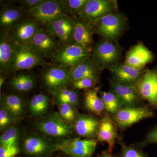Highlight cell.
<instances>
[{
    "mask_svg": "<svg viewBox=\"0 0 157 157\" xmlns=\"http://www.w3.org/2000/svg\"><path fill=\"white\" fill-rule=\"evenodd\" d=\"M66 15H68V12L64 1L43 0L38 6L28 11L27 16L45 26Z\"/></svg>",
    "mask_w": 157,
    "mask_h": 157,
    "instance_id": "1",
    "label": "cell"
},
{
    "mask_svg": "<svg viewBox=\"0 0 157 157\" xmlns=\"http://www.w3.org/2000/svg\"><path fill=\"white\" fill-rule=\"evenodd\" d=\"M69 68L54 64H45L41 71V79L45 90L52 95L67 87Z\"/></svg>",
    "mask_w": 157,
    "mask_h": 157,
    "instance_id": "2",
    "label": "cell"
},
{
    "mask_svg": "<svg viewBox=\"0 0 157 157\" xmlns=\"http://www.w3.org/2000/svg\"><path fill=\"white\" fill-rule=\"evenodd\" d=\"M45 64V58L36 53L28 45L17 44L8 75Z\"/></svg>",
    "mask_w": 157,
    "mask_h": 157,
    "instance_id": "3",
    "label": "cell"
},
{
    "mask_svg": "<svg viewBox=\"0 0 157 157\" xmlns=\"http://www.w3.org/2000/svg\"><path fill=\"white\" fill-rule=\"evenodd\" d=\"M41 133L51 137H66L72 135L74 128L63 120L59 113L53 112L46 115L36 124Z\"/></svg>",
    "mask_w": 157,
    "mask_h": 157,
    "instance_id": "4",
    "label": "cell"
},
{
    "mask_svg": "<svg viewBox=\"0 0 157 157\" xmlns=\"http://www.w3.org/2000/svg\"><path fill=\"white\" fill-rule=\"evenodd\" d=\"M91 57V52L75 44L61 47L52 57L54 64L68 68L75 67Z\"/></svg>",
    "mask_w": 157,
    "mask_h": 157,
    "instance_id": "5",
    "label": "cell"
},
{
    "mask_svg": "<svg viewBox=\"0 0 157 157\" xmlns=\"http://www.w3.org/2000/svg\"><path fill=\"white\" fill-rule=\"evenodd\" d=\"M155 113L150 107L145 106L123 107L112 119L118 128L125 129L138 122L154 116Z\"/></svg>",
    "mask_w": 157,
    "mask_h": 157,
    "instance_id": "6",
    "label": "cell"
},
{
    "mask_svg": "<svg viewBox=\"0 0 157 157\" xmlns=\"http://www.w3.org/2000/svg\"><path fill=\"white\" fill-rule=\"evenodd\" d=\"M75 26V18L66 15L45 26V29L57 39L62 47H65L73 44Z\"/></svg>",
    "mask_w": 157,
    "mask_h": 157,
    "instance_id": "7",
    "label": "cell"
},
{
    "mask_svg": "<svg viewBox=\"0 0 157 157\" xmlns=\"http://www.w3.org/2000/svg\"><path fill=\"white\" fill-rule=\"evenodd\" d=\"M97 144L98 140L95 139H67L56 144V151L63 152L69 157H91Z\"/></svg>",
    "mask_w": 157,
    "mask_h": 157,
    "instance_id": "8",
    "label": "cell"
},
{
    "mask_svg": "<svg viewBox=\"0 0 157 157\" xmlns=\"http://www.w3.org/2000/svg\"><path fill=\"white\" fill-rule=\"evenodd\" d=\"M125 19L123 15L113 13L102 17L96 25L95 33L106 41L113 42L123 31Z\"/></svg>",
    "mask_w": 157,
    "mask_h": 157,
    "instance_id": "9",
    "label": "cell"
},
{
    "mask_svg": "<svg viewBox=\"0 0 157 157\" xmlns=\"http://www.w3.org/2000/svg\"><path fill=\"white\" fill-rule=\"evenodd\" d=\"M120 48L113 42L105 41L99 42L93 46L91 58L102 68H109L116 64L120 57Z\"/></svg>",
    "mask_w": 157,
    "mask_h": 157,
    "instance_id": "10",
    "label": "cell"
},
{
    "mask_svg": "<svg viewBox=\"0 0 157 157\" xmlns=\"http://www.w3.org/2000/svg\"><path fill=\"white\" fill-rule=\"evenodd\" d=\"M116 4L108 0H88L78 18L97 25L102 17L114 12Z\"/></svg>",
    "mask_w": 157,
    "mask_h": 157,
    "instance_id": "11",
    "label": "cell"
},
{
    "mask_svg": "<svg viewBox=\"0 0 157 157\" xmlns=\"http://www.w3.org/2000/svg\"><path fill=\"white\" fill-rule=\"evenodd\" d=\"M26 45L44 58H52L62 47L57 39L42 28Z\"/></svg>",
    "mask_w": 157,
    "mask_h": 157,
    "instance_id": "12",
    "label": "cell"
},
{
    "mask_svg": "<svg viewBox=\"0 0 157 157\" xmlns=\"http://www.w3.org/2000/svg\"><path fill=\"white\" fill-rule=\"evenodd\" d=\"M23 148L25 152L32 157H49L56 151V144L44 136L35 134L26 137Z\"/></svg>",
    "mask_w": 157,
    "mask_h": 157,
    "instance_id": "13",
    "label": "cell"
},
{
    "mask_svg": "<svg viewBox=\"0 0 157 157\" xmlns=\"http://www.w3.org/2000/svg\"><path fill=\"white\" fill-rule=\"evenodd\" d=\"M136 86L142 99L147 101L152 108L157 109V70L144 71Z\"/></svg>",
    "mask_w": 157,
    "mask_h": 157,
    "instance_id": "14",
    "label": "cell"
},
{
    "mask_svg": "<svg viewBox=\"0 0 157 157\" xmlns=\"http://www.w3.org/2000/svg\"><path fill=\"white\" fill-rule=\"evenodd\" d=\"M27 15V11L20 6L1 4V33H9Z\"/></svg>",
    "mask_w": 157,
    "mask_h": 157,
    "instance_id": "15",
    "label": "cell"
},
{
    "mask_svg": "<svg viewBox=\"0 0 157 157\" xmlns=\"http://www.w3.org/2000/svg\"><path fill=\"white\" fill-rule=\"evenodd\" d=\"M42 29L41 25L31 17H25L9 33L17 44L25 45Z\"/></svg>",
    "mask_w": 157,
    "mask_h": 157,
    "instance_id": "16",
    "label": "cell"
},
{
    "mask_svg": "<svg viewBox=\"0 0 157 157\" xmlns=\"http://www.w3.org/2000/svg\"><path fill=\"white\" fill-rule=\"evenodd\" d=\"M111 91L117 96L123 107L140 106L141 98L135 86L110 81Z\"/></svg>",
    "mask_w": 157,
    "mask_h": 157,
    "instance_id": "17",
    "label": "cell"
},
{
    "mask_svg": "<svg viewBox=\"0 0 157 157\" xmlns=\"http://www.w3.org/2000/svg\"><path fill=\"white\" fill-rule=\"evenodd\" d=\"M75 20L73 44L91 52L93 47V36L95 33L96 25L78 18H75Z\"/></svg>",
    "mask_w": 157,
    "mask_h": 157,
    "instance_id": "18",
    "label": "cell"
},
{
    "mask_svg": "<svg viewBox=\"0 0 157 157\" xmlns=\"http://www.w3.org/2000/svg\"><path fill=\"white\" fill-rule=\"evenodd\" d=\"M101 69L91 57L88 58L79 64L69 68L68 76L71 83L86 78L99 81Z\"/></svg>",
    "mask_w": 157,
    "mask_h": 157,
    "instance_id": "19",
    "label": "cell"
},
{
    "mask_svg": "<svg viewBox=\"0 0 157 157\" xmlns=\"http://www.w3.org/2000/svg\"><path fill=\"white\" fill-rule=\"evenodd\" d=\"M17 45L10 34H0V72L2 75L6 76L9 74Z\"/></svg>",
    "mask_w": 157,
    "mask_h": 157,
    "instance_id": "20",
    "label": "cell"
},
{
    "mask_svg": "<svg viewBox=\"0 0 157 157\" xmlns=\"http://www.w3.org/2000/svg\"><path fill=\"white\" fill-rule=\"evenodd\" d=\"M117 126L109 114L104 115L101 120L97 132L98 141L106 142L108 145V151L112 153L116 140L118 138Z\"/></svg>",
    "mask_w": 157,
    "mask_h": 157,
    "instance_id": "21",
    "label": "cell"
},
{
    "mask_svg": "<svg viewBox=\"0 0 157 157\" xmlns=\"http://www.w3.org/2000/svg\"><path fill=\"white\" fill-rule=\"evenodd\" d=\"M114 76V80L124 84L135 86L143 76L144 71L124 64H115L109 68Z\"/></svg>",
    "mask_w": 157,
    "mask_h": 157,
    "instance_id": "22",
    "label": "cell"
},
{
    "mask_svg": "<svg viewBox=\"0 0 157 157\" xmlns=\"http://www.w3.org/2000/svg\"><path fill=\"white\" fill-rule=\"evenodd\" d=\"M154 55L141 43H138L128 52L124 64L142 70L144 66L153 60Z\"/></svg>",
    "mask_w": 157,
    "mask_h": 157,
    "instance_id": "23",
    "label": "cell"
},
{
    "mask_svg": "<svg viewBox=\"0 0 157 157\" xmlns=\"http://www.w3.org/2000/svg\"><path fill=\"white\" fill-rule=\"evenodd\" d=\"M101 120L88 114H77L74 129L79 136L86 139H94L97 136Z\"/></svg>",
    "mask_w": 157,
    "mask_h": 157,
    "instance_id": "24",
    "label": "cell"
},
{
    "mask_svg": "<svg viewBox=\"0 0 157 157\" xmlns=\"http://www.w3.org/2000/svg\"><path fill=\"white\" fill-rule=\"evenodd\" d=\"M99 87L86 90L83 97L85 107L90 112L101 115L105 111L104 102L99 94Z\"/></svg>",
    "mask_w": 157,
    "mask_h": 157,
    "instance_id": "25",
    "label": "cell"
},
{
    "mask_svg": "<svg viewBox=\"0 0 157 157\" xmlns=\"http://www.w3.org/2000/svg\"><path fill=\"white\" fill-rule=\"evenodd\" d=\"M36 79L33 74L29 73H20L11 78L10 85L11 87L19 92H26L35 87Z\"/></svg>",
    "mask_w": 157,
    "mask_h": 157,
    "instance_id": "26",
    "label": "cell"
},
{
    "mask_svg": "<svg viewBox=\"0 0 157 157\" xmlns=\"http://www.w3.org/2000/svg\"><path fill=\"white\" fill-rule=\"evenodd\" d=\"M1 99V107L8 109L17 119L22 116L24 112V103L21 96L9 94L2 96Z\"/></svg>",
    "mask_w": 157,
    "mask_h": 157,
    "instance_id": "27",
    "label": "cell"
},
{
    "mask_svg": "<svg viewBox=\"0 0 157 157\" xmlns=\"http://www.w3.org/2000/svg\"><path fill=\"white\" fill-rule=\"evenodd\" d=\"M50 105L48 96L43 94L34 96L29 104V108L31 114L34 117H41L48 111Z\"/></svg>",
    "mask_w": 157,
    "mask_h": 157,
    "instance_id": "28",
    "label": "cell"
},
{
    "mask_svg": "<svg viewBox=\"0 0 157 157\" xmlns=\"http://www.w3.org/2000/svg\"><path fill=\"white\" fill-rule=\"evenodd\" d=\"M52 101L57 105L69 104L74 107L79 105L80 97L78 92L75 89H70L67 87L61 90L53 95Z\"/></svg>",
    "mask_w": 157,
    "mask_h": 157,
    "instance_id": "29",
    "label": "cell"
},
{
    "mask_svg": "<svg viewBox=\"0 0 157 157\" xmlns=\"http://www.w3.org/2000/svg\"><path fill=\"white\" fill-rule=\"evenodd\" d=\"M100 95L104 102L105 111L113 116L122 108L120 101L112 91H101Z\"/></svg>",
    "mask_w": 157,
    "mask_h": 157,
    "instance_id": "30",
    "label": "cell"
},
{
    "mask_svg": "<svg viewBox=\"0 0 157 157\" xmlns=\"http://www.w3.org/2000/svg\"><path fill=\"white\" fill-rule=\"evenodd\" d=\"M19 135V131L16 127H11L7 129L1 135L0 146H17Z\"/></svg>",
    "mask_w": 157,
    "mask_h": 157,
    "instance_id": "31",
    "label": "cell"
},
{
    "mask_svg": "<svg viewBox=\"0 0 157 157\" xmlns=\"http://www.w3.org/2000/svg\"><path fill=\"white\" fill-rule=\"evenodd\" d=\"M59 114L63 120L67 123L75 122L77 113L75 107L69 104L59 105Z\"/></svg>",
    "mask_w": 157,
    "mask_h": 157,
    "instance_id": "32",
    "label": "cell"
},
{
    "mask_svg": "<svg viewBox=\"0 0 157 157\" xmlns=\"http://www.w3.org/2000/svg\"><path fill=\"white\" fill-rule=\"evenodd\" d=\"M119 142L121 147L120 157H149L147 154L136 146H128L121 139Z\"/></svg>",
    "mask_w": 157,
    "mask_h": 157,
    "instance_id": "33",
    "label": "cell"
},
{
    "mask_svg": "<svg viewBox=\"0 0 157 157\" xmlns=\"http://www.w3.org/2000/svg\"><path fill=\"white\" fill-rule=\"evenodd\" d=\"M17 118L8 109L1 107L0 109V129L6 131L11 128Z\"/></svg>",
    "mask_w": 157,
    "mask_h": 157,
    "instance_id": "34",
    "label": "cell"
},
{
    "mask_svg": "<svg viewBox=\"0 0 157 157\" xmlns=\"http://www.w3.org/2000/svg\"><path fill=\"white\" fill-rule=\"evenodd\" d=\"M87 1L88 0H65L64 2L68 13L78 16Z\"/></svg>",
    "mask_w": 157,
    "mask_h": 157,
    "instance_id": "35",
    "label": "cell"
},
{
    "mask_svg": "<svg viewBox=\"0 0 157 157\" xmlns=\"http://www.w3.org/2000/svg\"><path fill=\"white\" fill-rule=\"evenodd\" d=\"M98 82L93 78H86L73 82L70 85L72 86L73 89L87 90L94 88Z\"/></svg>",
    "mask_w": 157,
    "mask_h": 157,
    "instance_id": "36",
    "label": "cell"
},
{
    "mask_svg": "<svg viewBox=\"0 0 157 157\" xmlns=\"http://www.w3.org/2000/svg\"><path fill=\"white\" fill-rule=\"evenodd\" d=\"M157 143V125L152 129L147 134L145 138L141 142L137 144L136 146L139 148L145 147L148 144Z\"/></svg>",
    "mask_w": 157,
    "mask_h": 157,
    "instance_id": "37",
    "label": "cell"
},
{
    "mask_svg": "<svg viewBox=\"0 0 157 157\" xmlns=\"http://www.w3.org/2000/svg\"><path fill=\"white\" fill-rule=\"evenodd\" d=\"M19 151L18 145L10 147L0 146V157H15Z\"/></svg>",
    "mask_w": 157,
    "mask_h": 157,
    "instance_id": "38",
    "label": "cell"
},
{
    "mask_svg": "<svg viewBox=\"0 0 157 157\" xmlns=\"http://www.w3.org/2000/svg\"><path fill=\"white\" fill-rule=\"evenodd\" d=\"M43 0H21L18 2L19 6L27 11L33 9L42 2Z\"/></svg>",
    "mask_w": 157,
    "mask_h": 157,
    "instance_id": "39",
    "label": "cell"
},
{
    "mask_svg": "<svg viewBox=\"0 0 157 157\" xmlns=\"http://www.w3.org/2000/svg\"><path fill=\"white\" fill-rule=\"evenodd\" d=\"M98 157H114L113 156L112 153H110L109 151H104L102 153V154L100 155Z\"/></svg>",
    "mask_w": 157,
    "mask_h": 157,
    "instance_id": "40",
    "label": "cell"
},
{
    "mask_svg": "<svg viewBox=\"0 0 157 157\" xmlns=\"http://www.w3.org/2000/svg\"><path fill=\"white\" fill-rule=\"evenodd\" d=\"M5 76L2 75H1V76H0V92H1V94L2 86L3 83H4L6 78V76Z\"/></svg>",
    "mask_w": 157,
    "mask_h": 157,
    "instance_id": "41",
    "label": "cell"
}]
</instances>
